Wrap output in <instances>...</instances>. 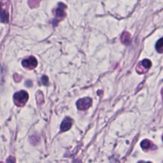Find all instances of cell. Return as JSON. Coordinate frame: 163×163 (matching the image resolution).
<instances>
[{
	"instance_id": "5b68a950",
	"label": "cell",
	"mask_w": 163,
	"mask_h": 163,
	"mask_svg": "<svg viewBox=\"0 0 163 163\" xmlns=\"http://www.w3.org/2000/svg\"><path fill=\"white\" fill-rule=\"evenodd\" d=\"M152 66V63L149 59H144L142 61H141L139 65H138L136 70L138 73L140 74L145 73L148 70H149V68Z\"/></svg>"
},
{
	"instance_id": "8fae6325",
	"label": "cell",
	"mask_w": 163,
	"mask_h": 163,
	"mask_svg": "<svg viewBox=\"0 0 163 163\" xmlns=\"http://www.w3.org/2000/svg\"><path fill=\"white\" fill-rule=\"evenodd\" d=\"M41 80H42V84H43L44 86H47L48 84V78L47 76L43 75L42 77Z\"/></svg>"
},
{
	"instance_id": "8992f818",
	"label": "cell",
	"mask_w": 163,
	"mask_h": 163,
	"mask_svg": "<svg viewBox=\"0 0 163 163\" xmlns=\"http://www.w3.org/2000/svg\"><path fill=\"white\" fill-rule=\"evenodd\" d=\"M72 126V120L70 117L65 118L61 125V130L62 132L68 131Z\"/></svg>"
},
{
	"instance_id": "277c9868",
	"label": "cell",
	"mask_w": 163,
	"mask_h": 163,
	"mask_svg": "<svg viewBox=\"0 0 163 163\" xmlns=\"http://www.w3.org/2000/svg\"><path fill=\"white\" fill-rule=\"evenodd\" d=\"M66 8V6L65 4L61 3L58 4L57 8H56L55 12H54V16H55L56 17V19H57L58 21L63 20L66 17V12H65Z\"/></svg>"
},
{
	"instance_id": "3957f363",
	"label": "cell",
	"mask_w": 163,
	"mask_h": 163,
	"mask_svg": "<svg viewBox=\"0 0 163 163\" xmlns=\"http://www.w3.org/2000/svg\"><path fill=\"white\" fill-rule=\"evenodd\" d=\"M92 105V100L90 98L80 99L77 102V106L78 110H86Z\"/></svg>"
},
{
	"instance_id": "6da1fadb",
	"label": "cell",
	"mask_w": 163,
	"mask_h": 163,
	"mask_svg": "<svg viewBox=\"0 0 163 163\" xmlns=\"http://www.w3.org/2000/svg\"><path fill=\"white\" fill-rule=\"evenodd\" d=\"M29 99L28 93L25 91L16 92L13 96V101L17 106H23L26 105Z\"/></svg>"
},
{
	"instance_id": "9c48e42d",
	"label": "cell",
	"mask_w": 163,
	"mask_h": 163,
	"mask_svg": "<svg viewBox=\"0 0 163 163\" xmlns=\"http://www.w3.org/2000/svg\"><path fill=\"white\" fill-rule=\"evenodd\" d=\"M151 145H152L151 142L148 140H145L144 141H142L141 143V147L142 149L144 150L150 149V148L151 147Z\"/></svg>"
},
{
	"instance_id": "7a4b0ae2",
	"label": "cell",
	"mask_w": 163,
	"mask_h": 163,
	"mask_svg": "<svg viewBox=\"0 0 163 163\" xmlns=\"http://www.w3.org/2000/svg\"><path fill=\"white\" fill-rule=\"evenodd\" d=\"M23 67L28 69V70H33L38 65V61L34 56H29L26 59H24L22 61Z\"/></svg>"
},
{
	"instance_id": "4fadbf2b",
	"label": "cell",
	"mask_w": 163,
	"mask_h": 163,
	"mask_svg": "<svg viewBox=\"0 0 163 163\" xmlns=\"http://www.w3.org/2000/svg\"><path fill=\"white\" fill-rule=\"evenodd\" d=\"M13 77H14V78H15V80H16V82H19L20 80H21V76H19V75H18L17 73L15 74V75H13Z\"/></svg>"
},
{
	"instance_id": "30bf717a",
	"label": "cell",
	"mask_w": 163,
	"mask_h": 163,
	"mask_svg": "<svg viewBox=\"0 0 163 163\" xmlns=\"http://www.w3.org/2000/svg\"><path fill=\"white\" fill-rule=\"evenodd\" d=\"M41 0H29V4L31 8H35L39 5Z\"/></svg>"
},
{
	"instance_id": "5bb4252c",
	"label": "cell",
	"mask_w": 163,
	"mask_h": 163,
	"mask_svg": "<svg viewBox=\"0 0 163 163\" xmlns=\"http://www.w3.org/2000/svg\"><path fill=\"white\" fill-rule=\"evenodd\" d=\"M162 99H163V89H162Z\"/></svg>"
},
{
	"instance_id": "52a82bcc",
	"label": "cell",
	"mask_w": 163,
	"mask_h": 163,
	"mask_svg": "<svg viewBox=\"0 0 163 163\" xmlns=\"http://www.w3.org/2000/svg\"><path fill=\"white\" fill-rule=\"evenodd\" d=\"M121 42L125 45H130L131 42V35L129 33L124 32L121 36Z\"/></svg>"
},
{
	"instance_id": "9a60e30c",
	"label": "cell",
	"mask_w": 163,
	"mask_h": 163,
	"mask_svg": "<svg viewBox=\"0 0 163 163\" xmlns=\"http://www.w3.org/2000/svg\"><path fill=\"white\" fill-rule=\"evenodd\" d=\"M147 163H152V162H147Z\"/></svg>"
},
{
	"instance_id": "7c38bea8",
	"label": "cell",
	"mask_w": 163,
	"mask_h": 163,
	"mask_svg": "<svg viewBox=\"0 0 163 163\" xmlns=\"http://www.w3.org/2000/svg\"><path fill=\"white\" fill-rule=\"evenodd\" d=\"M7 163H16V159L12 156L9 157L7 161Z\"/></svg>"
},
{
	"instance_id": "ba28073f",
	"label": "cell",
	"mask_w": 163,
	"mask_h": 163,
	"mask_svg": "<svg viewBox=\"0 0 163 163\" xmlns=\"http://www.w3.org/2000/svg\"><path fill=\"white\" fill-rule=\"evenodd\" d=\"M156 50L158 52L163 53V38H161L156 43Z\"/></svg>"
}]
</instances>
